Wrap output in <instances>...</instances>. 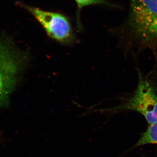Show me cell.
Listing matches in <instances>:
<instances>
[{
    "instance_id": "cell-1",
    "label": "cell",
    "mask_w": 157,
    "mask_h": 157,
    "mask_svg": "<svg viewBox=\"0 0 157 157\" xmlns=\"http://www.w3.org/2000/svg\"><path fill=\"white\" fill-rule=\"evenodd\" d=\"M27 58L11 39H0V108L8 104Z\"/></svg>"
},
{
    "instance_id": "cell-2",
    "label": "cell",
    "mask_w": 157,
    "mask_h": 157,
    "mask_svg": "<svg viewBox=\"0 0 157 157\" xmlns=\"http://www.w3.org/2000/svg\"><path fill=\"white\" fill-rule=\"evenodd\" d=\"M123 35L128 45L142 48L149 28L157 16V0H130Z\"/></svg>"
},
{
    "instance_id": "cell-3",
    "label": "cell",
    "mask_w": 157,
    "mask_h": 157,
    "mask_svg": "<svg viewBox=\"0 0 157 157\" xmlns=\"http://www.w3.org/2000/svg\"><path fill=\"white\" fill-rule=\"evenodd\" d=\"M123 110L140 113L149 124L157 122V90L150 80L140 79L135 92L126 102L101 111L114 112Z\"/></svg>"
},
{
    "instance_id": "cell-4",
    "label": "cell",
    "mask_w": 157,
    "mask_h": 157,
    "mask_svg": "<svg viewBox=\"0 0 157 157\" xmlns=\"http://www.w3.org/2000/svg\"><path fill=\"white\" fill-rule=\"evenodd\" d=\"M25 7L51 38L65 45H71L75 42V35L72 25L67 17L63 14L35 7Z\"/></svg>"
},
{
    "instance_id": "cell-5",
    "label": "cell",
    "mask_w": 157,
    "mask_h": 157,
    "mask_svg": "<svg viewBox=\"0 0 157 157\" xmlns=\"http://www.w3.org/2000/svg\"><path fill=\"white\" fill-rule=\"evenodd\" d=\"M157 48V16L153 21L147 33L142 46V48Z\"/></svg>"
},
{
    "instance_id": "cell-6",
    "label": "cell",
    "mask_w": 157,
    "mask_h": 157,
    "mask_svg": "<svg viewBox=\"0 0 157 157\" xmlns=\"http://www.w3.org/2000/svg\"><path fill=\"white\" fill-rule=\"evenodd\" d=\"M148 144H157V122L149 124L136 145L140 146Z\"/></svg>"
},
{
    "instance_id": "cell-7",
    "label": "cell",
    "mask_w": 157,
    "mask_h": 157,
    "mask_svg": "<svg viewBox=\"0 0 157 157\" xmlns=\"http://www.w3.org/2000/svg\"><path fill=\"white\" fill-rule=\"evenodd\" d=\"M77 6V19L79 22V14L80 11L83 7L90 5H101L113 7V5L106 0H75Z\"/></svg>"
}]
</instances>
